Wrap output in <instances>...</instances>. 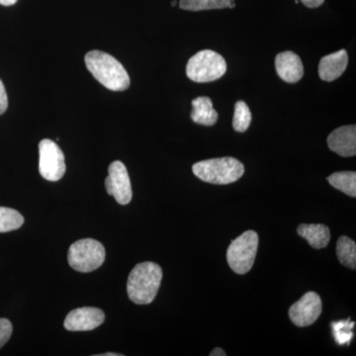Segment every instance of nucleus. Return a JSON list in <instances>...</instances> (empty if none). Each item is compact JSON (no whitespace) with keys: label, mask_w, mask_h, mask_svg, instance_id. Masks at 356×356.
Instances as JSON below:
<instances>
[{"label":"nucleus","mask_w":356,"mask_h":356,"mask_svg":"<svg viewBox=\"0 0 356 356\" xmlns=\"http://www.w3.org/2000/svg\"><path fill=\"white\" fill-rule=\"evenodd\" d=\"M86 65L96 81L113 91H124L130 86V76L119 60L102 51L86 54Z\"/></svg>","instance_id":"f257e3e1"},{"label":"nucleus","mask_w":356,"mask_h":356,"mask_svg":"<svg viewBox=\"0 0 356 356\" xmlns=\"http://www.w3.org/2000/svg\"><path fill=\"white\" fill-rule=\"evenodd\" d=\"M163 280V270L159 264L146 261L137 264L129 274V298L138 305L152 303L158 294Z\"/></svg>","instance_id":"f03ea898"},{"label":"nucleus","mask_w":356,"mask_h":356,"mask_svg":"<svg viewBox=\"0 0 356 356\" xmlns=\"http://www.w3.org/2000/svg\"><path fill=\"white\" fill-rule=\"evenodd\" d=\"M322 310L321 297L316 292L309 291L290 307L288 315L293 324L304 327L313 325L320 317Z\"/></svg>","instance_id":"1a4fd4ad"},{"label":"nucleus","mask_w":356,"mask_h":356,"mask_svg":"<svg viewBox=\"0 0 356 356\" xmlns=\"http://www.w3.org/2000/svg\"><path fill=\"white\" fill-rule=\"evenodd\" d=\"M278 76L288 83H298L304 76V65L298 55L291 51H282L275 58Z\"/></svg>","instance_id":"f8f14e48"},{"label":"nucleus","mask_w":356,"mask_h":356,"mask_svg":"<svg viewBox=\"0 0 356 356\" xmlns=\"http://www.w3.org/2000/svg\"><path fill=\"white\" fill-rule=\"evenodd\" d=\"M337 255L343 266L355 270L356 245L355 241L346 236H341L337 241Z\"/></svg>","instance_id":"a211bd4d"},{"label":"nucleus","mask_w":356,"mask_h":356,"mask_svg":"<svg viewBox=\"0 0 356 356\" xmlns=\"http://www.w3.org/2000/svg\"><path fill=\"white\" fill-rule=\"evenodd\" d=\"M227 72L225 58L216 51L204 50L191 58L186 74L194 83H205L221 79Z\"/></svg>","instance_id":"20e7f679"},{"label":"nucleus","mask_w":356,"mask_h":356,"mask_svg":"<svg viewBox=\"0 0 356 356\" xmlns=\"http://www.w3.org/2000/svg\"><path fill=\"white\" fill-rule=\"evenodd\" d=\"M18 0H0V4L3 6H11L17 2Z\"/></svg>","instance_id":"a878e982"},{"label":"nucleus","mask_w":356,"mask_h":356,"mask_svg":"<svg viewBox=\"0 0 356 356\" xmlns=\"http://www.w3.org/2000/svg\"><path fill=\"white\" fill-rule=\"evenodd\" d=\"M105 321L104 312L95 307H83L74 309L65 318L64 325L67 331H92L102 325Z\"/></svg>","instance_id":"9d476101"},{"label":"nucleus","mask_w":356,"mask_h":356,"mask_svg":"<svg viewBox=\"0 0 356 356\" xmlns=\"http://www.w3.org/2000/svg\"><path fill=\"white\" fill-rule=\"evenodd\" d=\"M327 145L332 152L350 158L356 154V127L355 125L343 126L332 131L327 137Z\"/></svg>","instance_id":"9b49d317"},{"label":"nucleus","mask_w":356,"mask_h":356,"mask_svg":"<svg viewBox=\"0 0 356 356\" xmlns=\"http://www.w3.org/2000/svg\"><path fill=\"white\" fill-rule=\"evenodd\" d=\"M13 324L7 318H0V348L10 339L13 334Z\"/></svg>","instance_id":"4be33fe9"},{"label":"nucleus","mask_w":356,"mask_h":356,"mask_svg":"<svg viewBox=\"0 0 356 356\" xmlns=\"http://www.w3.org/2000/svg\"><path fill=\"white\" fill-rule=\"evenodd\" d=\"M325 0H301L304 6L309 7V8H317V7L322 6Z\"/></svg>","instance_id":"b1692460"},{"label":"nucleus","mask_w":356,"mask_h":356,"mask_svg":"<svg viewBox=\"0 0 356 356\" xmlns=\"http://www.w3.org/2000/svg\"><path fill=\"white\" fill-rule=\"evenodd\" d=\"M329 184L337 191L350 197H356V172H339L332 173L327 178Z\"/></svg>","instance_id":"dca6fc26"},{"label":"nucleus","mask_w":356,"mask_h":356,"mask_svg":"<svg viewBox=\"0 0 356 356\" xmlns=\"http://www.w3.org/2000/svg\"><path fill=\"white\" fill-rule=\"evenodd\" d=\"M7 107H8V97H7L4 84L2 83L1 79H0V115L6 111Z\"/></svg>","instance_id":"5701e85b"},{"label":"nucleus","mask_w":356,"mask_h":356,"mask_svg":"<svg viewBox=\"0 0 356 356\" xmlns=\"http://www.w3.org/2000/svg\"><path fill=\"white\" fill-rule=\"evenodd\" d=\"M257 248L259 235L254 231L245 232L232 241L227 250V261L232 270L236 274L248 273L254 266Z\"/></svg>","instance_id":"423d86ee"},{"label":"nucleus","mask_w":356,"mask_h":356,"mask_svg":"<svg viewBox=\"0 0 356 356\" xmlns=\"http://www.w3.org/2000/svg\"><path fill=\"white\" fill-rule=\"evenodd\" d=\"M297 233L305 238L312 248L321 250L329 245L331 241V232L329 227L322 224H301L297 229Z\"/></svg>","instance_id":"4468645a"},{"label":"nucleus","mask_w":356,"mask_h":356,"mask_svg":"<svg viewBox=\"0 0 356 356\" xmlns=\"http://www.w3.org/2000/svg\"><path fill=\"white\" fill-rule=\"evenodd\" d=\"M105 257L106 252L102 243L93 238H83L70 245L67 261L74 270L88 273L99 268Z\"/></svg>","instance_id":"39448f33"},{"label":"nucleus","mask_w":356,"mask_h":356,"mask_svg":"<svg viewBox=\"0 0 356 356\" xmlns=\"http://www.w3.org/2000/svg\"><path fill=\"white\" fill-rule=\"evenodd\" d=\"M118 353H104V355H99L98 356H120Z\"/></svg>","instance_id":"bb28decb"},{"label":"nucleus","mask_w":356,"mask_h":356,"mask_svg":"<svg viewBox=\"0 0 356 356\" xmlns=\"http://www.w3.org/2000/svg\"><path fill=\"white\" fill-rule=\"evenodd\" d=\"M105 187L109 195L121 205H127L133 197L130 177L125 165L121 161H113L108 168V177L105 179Z\"/></svg>","instance_id":"6e6552de"},{"label":"nucleus","mask_w":356,"mask_h":356,"mask_svg":"<svg viewBox=\"0 0 356 356\" xmlns=\"http://www.w3.org/2000/svg\"><path fill=\"white\" fill-rule=\"evenodd\" d=\"M234 0H180L179 7L187 11L212 10V9L234 8Z\"/></svg>","instance_id":"f3484780"},{"label":"nucleus","mask_w":356,"mask_h":356,"mask_svg":"<svg viewBox=\"0 0 356 356\" xmlns=\"http://www.w3.org/2000/svg\"><path fill=\"white\" fill-rule=\"evenodd\" d=\"M348 56L346 50H341L325 56L318 65V76L324 81H336L348 67Z\"/></svg>","instance_id":"ddd939ff"},{"label":"nucleus","mask_w":356,"mask_h":356,"mask_svg":"<svg viewBox=\"0 0 356 356\" xmlns=\"http://www.w3.org/2000/svg\"><path fill=\"white\" fill-rule=\"evenodd\" d=\"M177 0H173V1H172V6H177Z\"/></svg>","instance_id":"cd10ccee"},{"label":"nucleus","mask_w":356,"mask_h":356,"mask_svg":"<svg viewBox=\"0 0 356 356\" xmlns=\"http://www.w3.org/2000/svg\"><path fill=\"white\" fill-rule=\"evenodd\" d=\"M252 123V113L245 102H238L235 105V113L233 118L234 130L238 133H243L250 128Z\"/></svg>","instance_id":"412c9836"},{"label":"nucleus","mask_w":356,"mask_h":356,"mask_svg":"<svg viewBox=\"0 0 356 356\" xmlns=\"http://www.w3.org/2000/svg\"><path fill=\"white\" fill-rule=\"evenodd\" d=\"M24 218L18 211L11 208L0 207V233L15 231L21 228Z\"/></svg>","instance_id":"6ab92c4d"},{"label":"nucleus","mask_w":356,"mask_h":356,"mask_svg":"<svg viewBox=\"0 0 356 356\" xmlns=\"http://www.w3.org/2000/svg\"><path fill=\"white\" fill-rule=\"evenodd\" d=\"M355 323L350 321V318L332 322V336H334L336 343L339 346H344V344L350 346L353 337V327H355Z\"/></svg>","instance_id":"aec40b11"},{"label":"nucleus","mask_w":356,"mask_h":356,"mask_svg":"<svg viewBox=\"0 0 356 356\" xmlns=\"http://www.w3.org/2000/svg\"><path fill=\"white\" fill-rule=\"evenodd\" d=\"M194 175L208 184L226 185L238 181L245 173V166L236 159H211L201 161L192 166Z\"/></svg>","instance_id":"7ed1b4c3"},{"label":"nucleus","mask_w":356,"mask_h":356,"mask_svg":"<svg viewBox=\"0 0 356 356\" xmlns=\"http://www.w3.org/2000/svg\"><path fill=\"white\" fill-rule=\"evenodd\" d=\"M210 355L211 356H226L227 353H225V350H222V348H216L212 350V353H210Z\"/></svg>","instance_id":"393cba45"},{"label":"nucleus","mask_w":356,"mask_h":356,"mask_svg":"<svg viewBox=\"0 0 356 356\" xmlns=\"http://www.w3.org/2000/svg\"><path fill=\"white\" fill-rule=\"evenodd\" d=\"M40 175L49 181H58L65 173L67 166L64 153L55 142L49 139L39 144Z\"/></svg>","instance_id":"0eeeda50"},{"label":"nucleus","mask_w":356,"mask_h":356,"mask_svg":"<svg viewBox=\"0 0 356 356\" xmlns=\"http://www.w3.org/2000/svg\"><path fill=\"white\" fill-rule=\"evenodd\" d=\"M191 119L194 123L203 126H213L217 123L219 115L213 108V102L209 97L201 96L192 100Z\"/></svg>","instance_id":"2eb2a0df"}]
</instances>
